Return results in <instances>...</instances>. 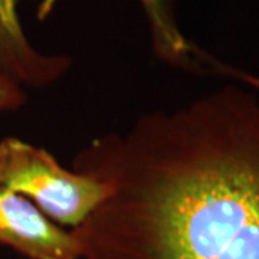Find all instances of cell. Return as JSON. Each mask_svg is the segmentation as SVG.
<instances>
[{
  "label": "cell",
  "instance_id": "6",
  "mask_svg": "<svg viewBox=\"0 0 259 259\" xmlns=\"http://www.w3.org/2000/svg\"><path fill=\"white\" fill-rule=\"evenodd\" d=\"M26 101L25 91L18 82L0 74V111L15 110Z\"/></svg>",
  "mask_w": 259,
  "mask_h": 259
},
{
  "label": "cell",
  "instance_id": "2",
  "mask_svg": "<svg viewBox=\"0 0 259 259\" xmlns=\"http://www.w3.org/2000/svg\"><path fill=\"white\" fill-rule=\"evenodd\" d=\"M0 186L25 196L54 223L72 229L107 196L101 182L65 168L47 150L16 137L0 141Z\"/></svg>",
  "mask_w": 259,
  "mask_h": 259
},
{
  "label": "cell",
  "instance_id": "4",
  "mask_svg": "<svg viewBox=\"0 0 259 259\" xmlns=\"http://www.w3.org/2000/svg\"><path fill=\"white\" fill-rule=\"evenodd\" d=\"M19 0H0V74L19 85L45 87L68 71V56L44 55L29 44L18 16Z\"/></svg>",
  "mask_w": 259,
  "mask_h": 259
},
{
  "label": "cell",
  "instance_id": "5",
  "mask_svg": "<svg viewBox=\"0 0 259 259\" xmlns=\"http://www.w3.org/2000/svg\"><path fill=\"white\" fill-rule=\"evenodd\" d=\"M141 3L150 22L153 49L163 61L186 69L210 68L222 74L238 75L249 81V75L236 72L209 55H204L199 48L186 39L177 28L173 13V0H141Z\"/></svg>",
  "mask_w": 259,
  "mask_h": 259
},
{
  "label": "cell",
  "instance_id": "3",
  "mask_svg": "<svg viewBox=\"0 0 259 259\" xmlns=\"http://www.w3.org/2000/svg\"><path fill=\"white\" fill-rule=\"evenodd\" d=\"M0 245L28 259H79L72 232L64 231L25 196L0 186Z\"/></svg>",
  "mask_w": 259,
  "mask_h": 259
},
{
  "label": "cell",
  "instance_id": "1",
  "mask_svg": "<svg viewBox=\"0 0 259 259\" xmlns=\"http://www.w3.org/2000/svg\"><path fill=\"white\" fill-rule=\"evenodd\" d=\"M72 170L107 196L72 235L79 259H259V95L241 87L143 114Z\"/></svg>",
  "mask_w": 259,
  "mask_h": 259
}]
</instances>
